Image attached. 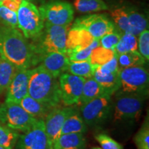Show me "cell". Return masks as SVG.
Returning <instances> with one entry per match:
<instances>
[{
  "instance_id": "9c48e42d",
  "label": "cell",
  "mask_w": 149,
  "mask_h": 149,
  "mask_svg": "<svg viewBox=\"0 0 149 149\" xmlns=\"http://www.w3.org/2000/svg\"><path fill=\"white\" fill-rule=\"evenodd\" d=\"M44 22L57 26H69L74 18V9L70 3L51 1L38 8Z\"/></svg>"
},
{
  "instance_id": "d6a6232c",
  "label": "cell",
  "mask_w": 149,
  "mask_h": 149,
  "mask_svg": "<svg viewBox=\"0 0 149 149\" xmlns=\"http://www.w3.org/2000/svg\"><path fill=\"white\" fill-rule=\"evenodd\" d=\"M100 46V40L97 39H95L93 42L91 43V45H89L88 47L83 48V49L79 50L74 53H72L68 55L70 61H84L89 59L91 52L94 48Z\"/></svg>"
},
{
  "instance_id": "277c9868",
  "label": "cell",
  "mask_w": 149,
  "mask_h": 149,
  "mask_svg": "<svg viewBox=\"0 0 149 149\" xmlns=\"http://www.w3.org/2000/svg\"><path fill=\"white\" fill-rule=\"evenodd\" d=\"M114 104V122L135 121L141 114L148 92L126 93L119 90Z\"/></svg>"
},
{
  "instance_id": "ffe728a7",
  "label": "cell",
  "mask_w": 149,
  "mask_h": 149,
  "mask_svg": "<svg viewBox=\"0 0 149 149\" xmlns=\"http://www.w3.org/2000/svg\"><path fill=\"white\" fill-rule=\"evenodd\" d=\"M87 131V125L84 122L79 112L74 108L70 114L67 117L63 124L61 135L67 133H85Z\"/></svg>"
},
{
  "instance_id": "30bf717a",
  "label": "cell",
  "mask_w": 149,
  "mask_h": 149,
  "mask_svg": "<svg viewBox=\"0 0 149 149\" xmlns=\"http://www.w3.org/2000/svg\"><path fill=\"white\" fill-rule=\"evenodd\" d=\"M15 149H53L46 133L44 120H38L32 128L19 135Z\"/></svg>"
},
{
  "instance_id": "e0dca14e",
  "label": "cell",
  "mask_w": 149,
  "mask_h": 149,
  "mask_svg": "<svg viewBox=\"0 0 149 149\" xmlns=\"http://www.w3.org/2000/svg\"><path fill=\"white\" fill-rule=\"evenodd\" d=\"M119 72H111L102 66H97L93 77L102 87L106 94L112 95L121 88Z\"/></svg>"
},
{
  "instance_id": "5bb4252c",
  "label": "cell",
  "mask_w": 149,
  "mask_h": 149,
  "mask_svg": "<svg viewBox=\"0 0 149 149\" xmlns=\"http://www.w3.org/2000/svg\"><path fill=\"white\" fill-rule=\"evenodd\" d=\"M69 62L66 53L52 52L39 57L35 66H40L54 77L58 78L61 74L67 71Z\"/></svg>"
},
{
  "instance_id": "ba28073f",
  "label": "cell",
  "mask_w": 149,
  "mask_h": 149,
  "mask_svg": "<svg viewBox=\"0 0 149 149\" xmlns=\"http://www.w3.org/2000/svg\"><path fill=\"white\" fill-rule=\"evenodd\" d=\"M121 90L126 93L148 92L149 74L144 66L120 68Z\"/></svg>"
},
{
  "instance_id": "f1b7e54d",
  "label": "cell",
  "mask_w": 149,
  "mask_h": 149,
  "mask_svg": "<svg viewBox=\"0 0 149 149\" xmlns=\"http://www.w3.org/2000/svg\"><path fill=\"white\" fill-rule=\"evenodd\" d=\"M137 38L130 33H122L120 41L115 46V51L117 55L137 51Z\"/></svg>"
},
{
  "instance_id": "44dd1931",
  "label": "cell",
  "mask_w": 149,
  "mask_h": 149,
  "mask_svg": "<svg viewBox=\"0 0 149 149\" xmlns=\"http://www.w3.org/2000/svg\"><path fill=\"white\" fill-rule=\"evenodd\" d=\"M104 94H106L104 89L94 78H87L84 83L82 91L78 104L82 105L88 103Z\"/></svg>"
},
{
  "instance_id": "e575fe53",
  "label": "cell",
  "mask_w": 149,
  "mask_h": 149,
  "mask_svg": "<svg viewBox=\"0 0 149 149\" xmlns=\"http://www.w3.org/2000/svg\"><path fill=\"white\" fill-rule=\"evenodd\" d=\"M137 46L139 53L144 57L145 60H149V31L148 29L144 30L139 35L137 40Z\"/></svg>"
},
{
  "instance_id": "7402d4cb",
  "label": "cell",
  "mask_w": 149,
  "mask_h": 149,
  "mask_svg": "<svg viewBox=\"0 0 149 149\" xmlns=\"http://www.w3.org/2000/svg\"><path fill=\"white\" fill-rule=\"evenodd\" d=\"M127 11L128 20L130 26V33L135 36L139 35L146 29L148 26V20L144 15L138 12L133 8L126 7Z\"/></svg>"
},
{
  "instance_id": "5b68a950",
  "label": "cell",
  "mask_w": 149,
  "mask_h": 149,
  "mask_svg": "<svg viewBox=\"0 0 149 149\" xmlns=\"http://www.w3.org/2000/svg\"><path fill=\"white\" fill-rule=\"evenodd\" d=\"M18 28L26 39L33 40L38 36L44 26V19L40 10L32 2L22 1L17 11Z\"/></svg>"
},
{
  "instance_id": "60d3db41",
  "label": "cell",
  "mask_w": 149,
  "mask_h": 149,
  "mask_svg": "<svg viewBox=\"0 0 149 149\" xmlns=\"http://www.w3.org/2000/svg\"><path fill=\"white\" fill-rule=\"evenodd\" d=\"M24 1H31H31H33V0H24Z\"/></svg>"
},
{
  "instance_id": "4316f807",
  "label": "cell",
  "mask_w": 149,
  "mask_h": 149,
  "mask_svg": "<svg viewBox=\"0 0 149 149\" xmlns=\"http://www.w3.org/2000/svg\"><path fill=\"white\" fill-rule=\"evenodd\" d=\"M115 50L107 49L99 46L91 52L89 61L95 66H102L113 58L116 55Z\"/></svg>"
},
{
  "instance_id": "1f68e13d",
  "label": "cell",
  "mask_w": 149,
  "mask_h": 149,
  "mask_svg": "<svg viewBox=\"0 0 149 149\" xmlns=\"http://www.w3.org/2000/svg\"><path fill=\"white\" fill-rule=\"evenodd\" d=\"M0 22L6 26L17 29V12H14L4 6L0 4Z\"/></svg>"
},
{
  "instance_id": "6da1fadb",
  "label": "cell",
  "mask_w": 149,
  "mask_h": 149,
  "mask_svg": "<svg viewBox=\"0 0 149 149\" xmlns=\"http://www.w3.org/2000/svg\"><path fill=\"white\" fill-rule=\"evenodd\" d=\"M17 29L0 24V57L13 64L17 70L33 66L31 43Z\"/></svg>"
},
{
  "instance_id": "603a6c76",
  "label": "cell",
  "mask_w": 149,
  "mask_h": 149,
  "mask_svg": "<svg viewBox=\"0 0 149 149\" xmlns=\"http://www.w3.org/2000/svg\"><path fill=\"white\" fill-rule=\"evenodd\" d=\"M97 66L91 64L89 59L77 61H70L67 68V71L74 75L87 79L93 77Z\"/></svg>"
},
{
  "instance_id": "83f0119b",
  "label": "cell",
  "mask_w": 149,
  "mask_h": 149,
  "mask_svg": "<svg viewBox=\"0 0 149 149\" xmlns=\"http://www.w3.org/2000/svg\"><path fill=\"white\" fill-rule=\"evenodd\" d=\"M111 17L114 24L122 33H130V26L128 16L125 6L114 9L111 12ZM131 34V33H130Z\"/></svg>"
},
{
  "instance_id": "52a82bcc",
  "label": "cell",
  "mask_w": 149,
  "mask_h": 149,
  "mask_svg": "<svg viewBox=\"0 0 149 149\" xmlns=\"http://www.w3.org/2000/svg\"><path fill=\"white\" fill-rule=\"evenodd\" d=\"M113 110L111 95L104 94L92 101L80 105L79 114L87 126L103 124L108 120Z\"/></svg>"
},
{
  "instance_id": "b9f144b4",
  "label": "cell",
  "mask_w": 149,
  "mask_h": 149,
  "mask_svg": "<svg viewBox=\"0 0 149 149\" xmlns=\"http://www.w3.org/2000/svg\"><path fill=\"white\" fill-rule=\"evenodd\" d=\"M2 1V0H0V1Z\"/></svg>"
},
{
  "instance_id": "4fadbf2b",
  "label": "cell",
  "mask_w": 149,
  "mask_h": 149,
  "mask_svg": "<svg viewBox=\"0 0 149 149\" xmlns=\"http://www.w3.org/2000/svg\"><path fill=\"white\" fill-rule=\"evenodd\" d=\"M74 107H56L49 112L44 120L46 133L52 144L61 135V130L67 117Z\"/></svg>"
},
{
  "instance_id": "8992f818",
  "label": "cell",
  "mask_w": 149,
  "mask_h": 149,
  "mask_svg": "<svg viewBox=\"0 0 149 149\" xmlns=\"http://www.w3.org/2000/svg\"><path fill=\"white\" fill-rule=\"evenodd\" d=\"M37 120L19 104L4 102L0 105V122L11 129L24 133L32 128Z\"/></svg>"
},
{
  "instance_id": "836d02e7",
  "label": "cell",
  "mask_w": 149,
  "mask_h": 149,
  "mask_svg": "<svg viewBox=\"0 0 149 149\" xmlns=\"http://www.w3.org/2000/svg\"><path fill=\"white\" fill-rule=\"evenodd\" d=\"M122 33L117 30L113 32L108 33L100 39V46L107 49L115 50V46L120 41Z\"/></svg>"
},
{
  "instance_id": "ac0fdd59",
  "label": "cell",
  "mask_w": 149,
  "mask_h": 149,
  "mask_svg": "<svg viewBox=\"0 0 149 149\" xmlns=\"http://www.w3.org/2000/svg\"><path fill=\"white\" fill-rule=\"evenodd\" d=\"M86 138L82 133L61 135L53 144V149H84Z\"/></svg>"
},
{
  "instance_id": "cb8c5ba5",
  "label": "cell",
  "mask_w": 149,
  "mask_h": 149,
  "mask_svg": "<svg viewBox=\"0 0 149 149\" xmlns=\"http://www.w3.org/2000/svg\"><path fill=\"white\" fill-rule=\"evenodd\" d=\"M17 70L13 64L0 57V93L8 89Z\"/></svg>"
},
{
  "instance_id": "d6986e66",
  "label": "cell",
  "mask_w": 149,
  "mask_h": 149,
  "mask_svg": "<svg viewBox=\"0 0 149 149\" xmlns=\"http://www.w3.org/2000/svg\"><path fill=\"white\" fill-rule=\"evenodd\" d=\"M19 104L29 114L37 120H44L52 109L46 107L28 95L22 99Z\"/></svg>"
},
{
  "instance_id": "484cf974",
  "label": "cell",
  "mask_w": 149,
  "mask_h": 149,
  "mask_svg": "<svg viewBox=\"0 0 149 149\" xmlns=\"http://www.w3.org/2000/svg\"><path fill=\"white\" fill-rule=\"evenodd\" d=\"M74 6L80 13L97 12L109 8L103 0H74Z\"/></svg>"
},
{
  "instance_id": "d590c367",
  "label": "cell",
  "mask_w": 149,
  "mask_h": 149,
  "mask_svg": "<svg viewBox=\"0 0 149 149\" xmlns=\"http://www.w3.org/2000/svg\"><path fill=\"white\" fill-rule=\"evenodd\" d=\"M102 149H124L122 145L105 133H99L95 136Z\"/></svg>"
},
{
  "instance_id": "2e32d148",
  "label": "cell",
  "mask_w": 149,
  "mask_h": 149,
  "mask_svg": "<svg viewBox=\"0 0 149 149\" xmlns=\"http://www.w3.org/2000/svg\"><path fill=\"white\" fill-rule=\"evenodd\" d=\"M95 39L86 30L72 26L67 33L66 55L88 47Z\"/></svg>"
},
{
  "instance_id": "9a60e30c",
  "label": "cell",
  "mask_w": 149,
  "mask_h": 149,
  "mask_svg": "<svg viewBox=\"0 0 149 149\" xmlns=\"http://www.w3.org/2000/svg\"><path fill=\"white\" fill-rule=\"evenodd\" d=\"M31 69L18 70L7 89L5 102L19 104L29 95V80Z\"/></svg>"
},
{
  "instance_id": "d4e9b609",
  "label": "cell",
  "mask_w": 149,
  "mask_h": 149,
  "mask_svg": "<svg viewBox=\"0 0 149 149\" xmlns=\"http://www.w3.org/2000/svg\"><path fill=\"white\" fill-rule=\"evenodd\" d=\"M117 61L120 68L135 66H144L146 61L139 51H134L117 55Z\"/></svg>"
},
{
  "instance_id": "f546056e",
  "label": "cell",
  "mask_w": 149,
  "mask_h": 149,
  "mask_svg": "<svg viewBox=\"0 0 149 149\" xmlns=\"http://www.w3.org/2000/svg\"><path fill=\"white\" fill-rule=\"evenodd\" d=\"M19 136L18 131L11 129L0 122V146L7 149H14Z\"/></svg>"
},
{
  "instance_id": "8d00e7d4",
  "label": "cell",
  "mask_w": 149,
  "mask_h": 149,
  "mask_svg": "<svg viewBox=\"0 0 149 149\" xmlns=\"http://www.w3.org/2000/svg\"><path fill=\"white\" fill-rule=\"evenodd\" d=\"M22 1L23 0H2L0 1V4L4 6L14 12H17Z\"/></svg>"
},
{
  "instance_id": "ab89813d",
  "label": "cell",
  "mask_w": 149,
  "mask_h": 149,
  "mask_svg": "<svg viewBox=\"0 0 149 149\" xmlns=\"http://www.w3.org/2000/svg\"><path fill=\"white\" fill-rule=\"evenodd\" d=\"M0 149H7V148H5V147L2 146H0Z\"/></svg>"
},
{
  "instance_id": "4dcf8cb0",
  "label": "cell",
  "mask_w": 149,
  "mask_h": 149,
  "mask_svg": "<svg viewBox=\"0 0 149 149\" xmlns=\"http://www.w3.org/2000/svg\"><path fill=\"white\" fill-rule=\"evenodd\" d=\"M137 149H149V122L148 117L145 119L142 126L134 137Z\"/></svg>"
},
{
  "instance_id": "74e56055",
  "label": "cell",
  "mask_w": 149,
  "mask_h": 149,
  "mask_svg": "<svg viewBox=\"0 0 149 149\" xmlns=\"http://www.w3.org/2000/svg\"><path fill=\"white\" fill-rule=\"evenodd\" d=\"M102 67L107 69L111 72H119L120 70V68L119 66L118 61H117V55H115L113 59H111L107 64L102 65Z\"/></svg>"
},
{
  "instance_id": "f35d334b",
  "label": "cell",
  "mask_w": 149,
  "mask_h": 149,
  "mask_svg": "<svg viewBox=\"0 0 149 149\" xmlns=\"http://www.w3.org/2000/svg\"><path fill=\"white\" fill-rule=\"evenodd\" d=\"M92 149H102V148H100V147H94V148H93Z\"/></svg>"
},
{
  "instance_id": "3957f363",
  "label": "cell",
  "mask_w": 149,
  "mask_h": 149,
  "mask_svg": "<svg viewBox=\"0 0 149 149\" xmlns=\"http://www.w3.org/2000/svg\"><path fill=\"white\" fill-rule=\"evenodd\" d=\"M69 26L53 25L44 22V26L40 35L31 42L33 53V66L39 57L52 52L66 53V36Z\"/></svg>"
},
{
  "instance_id": "7a4b0ae2",
  "label": "cell",
  "mask_w": 149,
  "mask_h": 149,
  "mask_svg": "<svg viewBox=\"0 0 149 149\" xmlns=\"http://www.w3.org/2000/svg\"><path fill=\"white\" fill-rule=\"evenodd\" d=\"M29 95L52 109L61 103L58 79L40 66L31 69Z\"/></svg>"
},
{
  "instance_id": "8fae6325",
  "label": "cell",
  "mask_w": 149,
  "mask_h": 149,
  "mask_svg": "<svg viewBox=\"0 0 149 149\" xmlns=\"http://www.w3.org/2000/svg\"><path fill=\"white\" fill-rule=\"evenodd\" d=\"M72 26L86 30L93 38L97 40L116 30L114 23L103 14H93L77 18Z\"/></svg>"
},
{
  "instance_id": "7c38bea8",
  "label": "cell",
  "mask_w": 149,
  "mask_h": 149,
  "mask_svg": "<svg viewBox=\"0 0 149 149\" xmlns=\"http://www.w3.org/2000/svg\"><path fill=\"white\" fill-rule=\"evenodd\" d=\"M85 78L70 73H62L59 77L61 103L66 107L79 104Z\"/></svg>"
}]
</instances>
